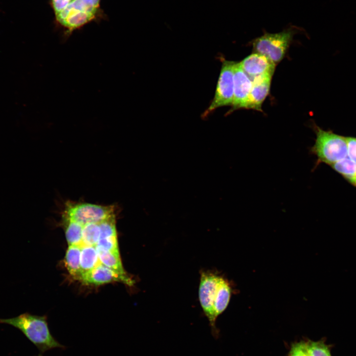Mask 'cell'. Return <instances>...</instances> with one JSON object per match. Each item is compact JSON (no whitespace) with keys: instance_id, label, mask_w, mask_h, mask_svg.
I'll return each instance as SVG.
<instances>
[{"instance_id":"1","label":"cell","mask_w":356,"mask_h":356,"mask_svg":"<svg viewBox=\"0 0 356 356\" xmlns=\"http://www.w3.org/2000/svg\"><path fill=\"white\" fill-rule=\"evenodd\" d=\"M231 295L228 282L212 273L202 272L199 287L200 305L211 325L227 307Z\"/></svg>"},{"instance_id":"2","label":"cell","mask_w":356,"mask_h":356,"mask_svg":"<svg viewBox=\"0 0 356 356\" xmlns=\"http://www.w3.org/2000/svg\"><path fill=\"white\" fill-rule=\"evenodd\" d=\"M0 323L19 329L42 353L55 348H65L50 333L45 316L26 312L12 318H0Z\"/></svg>"},{"instance_id":"3","label":"cell","mask_w":356,"mask_h":356,"mask_svg":"<svg viewBox=\"0 0 356 356\" xmlns=\"http://www.w3.org/2000/svg\"><path fill=\"white\" fill-rule=\"evenodd\" d=\"M100 0H52L56 21L68 31L81 27L93 19Z\"/></svg>"},{"instance_id":"4","label":"cell","mask_w":356,"mask_h":356,"mask_svg":"<svg viewBox=\"0 0 356 356\" xmlns=\"http://www.w3.org/2000/svg\"><path fill=\"white\" fill-rule=\"evenodd\" d=\"M313 127L316 138L310 152L316 157V166L320 163L331 166L347 156L346 137L323 130L316 125Z\"/></svg>"},{"instance_id":"5","label":"cell","mask_w":356,"mask_h":356,"mask_svg":"<svg viewBox=\"0 0 356 356\" xmlns=\"http://www.w3.org/2000/svg\"><path fill=\"white\" fill-rule=\"evenodd\" d=\"M296 32L293 26L276 33L265 32L252 41L253 50L276 64L283 59Z\"/></svg>"},{"instance_id":"6","label":"cell","mask_w":356,"mask_h":356,"mask_svg":"<svg viewBox=\"0 0 356 356\" xmlns=\"http://www.w3.org/2000/svg\"><path fill=\"white\" fill-rule=\"evenodd\" d=\"M62 216L84 225L88 223L100 222L115 217V208L114 205L67 201Z\"/></svg>"},{"instance_id":"7","label":"cell","mask_w":356,"mask_h":356,"mask_svg":"<svg viewBox=\"0 0 356 356\" xmlns=\"http://www.w3.org/2000/svg\"><path fill=\"white\" fill-rule=\"evenodd\" d=\"M222 67L214 97L210 105L203 113L206 117L217 109L231 106L234 94V69L236 62L221 58Z\"/></svg>"},{"instance_id":"8","label":"cell","mask_w":356,"mask_h":356,"mask_svg":"<svg viewBox=\"0 0 356 356\" xmlns=\"http://www.w3.org/2000/svg\"><path fill=\"white\" fill-rule=\"evenodd\" d=\"M252 87V80L236 62L234 69V94L228 113L237 109L245 108Z\"/></svg>"},{"instance_id":"9","label":"cell","mask_w":356,"mask_h":356,"mask_svg":"<svg viewBox=\"0 0 356 356\" xmlns=\"http://www.w3.org/2000/svg\"><path fill=\"white\" fill-rule=\"evenodd\" d=\"M80 280L86 284L95 285L117 281L131 286L134 283L129 276L122 275L101 263L84 274Z\"/></svg>"},{"instance_id":"10","label":"cell","mask_w":356,"mask_h":356,"mask_svg":"<svg viewBox=\"0 0 356 356\" xmlns=\"http://www.w3.org/2000/svg\"><path fill=\"white\" fill-rule=\"evenodd\" d=\"M239 63L252 80L261 76H273L276 66L265 56L257 52L249 55Z\"/></svg>"},{"instance_id":"11","label":"cell","mask_w":356,"mask_h":356,"mask_svg":"<svg viewBox=\"0 0 356 356\" xmlns=\"http://www.w3.org/2000/svg\"><path fill=\"white\" fill-rule=\"evenodd\" d=\"M272 76L263 75L252 80V87L245 109L262 111V104L268 95Z\"/></svg>"},{"instance_id":"12","label":"cell","mask_w":356,"mask_h":356,"mask_svg":"<svg viewBox=\"0 0 356 356\" xmlns=\"http://www.w3.org/2000/svg\"><path fill=\"white\" fill-rule=\"evenodd\" d=\"M81 245H70L66 251L65 263L70 275L75 279L80 280L81 278L80 256Z\"/></svg>"},{"instance_id":"13","label":"cell","mask_w":356,"mask_h":356,"mask_svg":"<svg viewBox=\"0 0 356 356\" xmlns=\"http://www.w3.org/2000/svg\"><path fill=\"white\" fill-rule=\"evenodd\" d=\"M100 264V262L96 247L94 246L83 245L81 248L80 256L81 277L84 274L89 272Z\"/></svg>"},{"instance_id":"14","label":"cell","mask_w":356,"mask_h":356,"mask_svg":"<svg viewBox=\"0 0 356 356\" xmlns=\"http://www.w3.org/2000/svg\"><path fill=\"white\" fill-rule=\"evenodd\" d=\"M348 182L356 187V164L347 156L330 166Z\"/></svg>"},{"instance_id":"15","label":"cell","mask_w":356,"mask_h":356,"mask_svg":"<svg viewBox=\"0 0 356 356\" xmlns=\"http://www.w3.org/2000/svg\"><path fill=\"white\" fill-rule=\"evenodd\" d=\"M62 218L68 245L82 246L83 225L65 216H62Z\"/></svg>"},{"instance_id":"16","label":"cell","mask_w":356,"mask_h":356,"mask_svg":"<svg viewBox=\"0 0 356 356\" xmlns=\"http://www.w3.org/2000/svg\"><path fill=\"white\" fill-rule=\"evenodd\" d=\"M96 250L101 264L122 275L128 276L123 268L119 252Z\"/></svg>"},{"instance_id":"17","label":"cell","mask_w":356,"mask_h":356,"mask_svg":"<svg viewBox=\"0 0 356 356\" xmlns=\"http://www.w3.org/2000/svg\"><path fill=\"white\" fill-rule=\"evenodd\" d=\"M100 229L99 222L88 223L83 225L82 230L83 245L95 246L100 239Z\"/></svg>"},{"instance_id":"18","label":"cell","mask_w":356,"mask_h":356,"mask_svg":"<svg viewBox=\"0 0 356 356\" xmlns=\"http://www.w3.org/2000/svg\"><path fill=\"white\" fill-rule=\"evenodd\" d=\"M306 341L310 356H332L330 346L324 340Z\"/></svg>"},{"instance_id":"19","label":"cell","mask_w":356,"mask_h":356,"mask_svg":"<svg viewBox=\"0 0 356 356\" xmlns=\"http://www.w3.org/2000/svg\"><path fill=\"white\" fill-rule=\"evenodd\" d=\"M100 229V238L117 236L115 225V217L99 222Z\"/></svg>"},{"instance_id":"20","label":"cell","mask_w":356,"mask_h":356,"mask_svg":"<svg viewBox=\"0 0 356 356\" xmlns=\"http://www.w3.org/2000/svg\"><path fill=\"white\" fill-rule=\"evenodd\" d=\"M95 247L98 250L119 252L117 236L100 238Z\"/></svg>"},{"instance_id":"21","label":"cell","mask_w":356,"mask_h":356,"mask_svg":"<svg viewBox=\"0 0 356 356\" xmlns=\"http://www.w3.org/2000/svg\"><path fill=\"white\" fill-rule=\"evenodd\" d=\"M288 356H310L307 350L306 341L293 343L290 347Z\"/></svg>"},{"instance_id":"22","label":"cell","mask_w":356,"mask_h":356,"mask_svg":"<svg viewBox=\"0 0 356 356\" xmlns=\"http://www.w3.org/2000/svg\"><path fill=\"white\" fill-rule=\"evenodd\" d=\"M347 157L356 164V137H346Z\"/></svg>"},{"instance_id":"23","label":"cell","mask_w":356,"mask_h":356,"mask_svg":"<svg viewBox=\"0 0 356 356\" xmlns=\"http://www.w3.org/2000/svg\"><path fill=\"white\" fill-rule=\"evenodd\" d=\"M37 356H42V355L41 354H39V355H38Z\"/></svg>"}]
</instances>
